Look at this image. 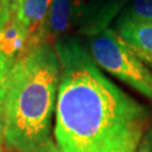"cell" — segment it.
<instances>
[{
	"instance_id": "obj_1",
	"label": "cell",
	"mask_w": 152,
	"mask_h": 152,
	"mask_svg": "<svg viewBox=\"0 0 152 152\" xmlns=\"http://www.w3.org/2000/svg\"><path fill=\"white\" fill-rule=\"evenodd\" d=\"M61 76L54 139L61 152H136L151 108L122 90L76 37L54 43Z\"/></svg>"
},
{
	"instance_id": "obj_2",
	"label": "cell",
	"mask_w": 152,
	"mask_h": 152,
	"mask_svg": "<svg viewBox=\"0 0 152 152\" xmlns=\"http://www.w3.org/2000/svg\"><path fill=\"white\" fill-rule=\"evenodd\" d=\"M61 64L54 46L42 43L15 60L1 105L5 145L14 152H44L52 143Z\"/></svg>"
},
{
	"instance_id": "obj_3",
	"label": "cell",
	"mask_w": 152,
	"mask_h": 152,
	"mask_svg": "<svg viewBox=\"0 0 152 152\" xmlns=\"http://www.w3.org/2000/svg\"><path fill=\"white\" fill-rule=\"evenodd\" d=\"M86 38V49L100 69L152 102V69L118 36L114 28H104Z\"/></svg>"
},
{
	"instance_id": "obj_4",
	"label": "cell",
	"mask_w": 152,
	"mask_h": 152,
	"mask_svg": "<svg viewBox=\"0 0 152 152\" xmlns=\"http://www.w3.org/2000/svg\"><path fill=\"white\" fill-rule=\"evenodd\" d=\"M130 0H73L72 24L88 36L104 28L121 14Z\"/></svg>"
},
{
	"instance_id": "obj_5",
	"label": "cell",
	"mask_w": 152,
	"mask_h": 152,
	"mask_svg": "<svg viewBox=\"0 0 152 152\" xmlns=\"http://www.w3.org/2000/svg\"><path fill=\"white\" fill-rule=\"evenodd\" d=\"M73 0H52L45 20L41 28L29 37L24 51L35 48L42 43H54L64 37V33L72 24Z\"/></svg>"
},
{
	"instance_id": "obj_6",
	"label": "cell",
	"mask_w": 152,
	"mask_h": 152,
	"mask_svg": "<svg viewBox=\"0 0 152 152\" xmlns=\"http://www.w3.org/2000/svg\"><path fill=\"white\" fill-rule=\"evenodd\" d=\"M114 31L152 68V22H116Z\"/></svg>"
},
{
	"instance_id": "obj_7",
	"label": "cell",
	"mask_w": 152,
	"mask_h": 152,
	"mask_svg": "<svg viewBox=\"0 0 152 152\" xmlns=\"http://www.w3.org/2000/svg\"><path fill=\"white\" fill-rule=\"evenodd\" d=\"M51 2L52 0H23L12 15L14 19L25 29L29 37L41 28L49 12Z\"/></svg>"
},
{
	"instance_id": "obj_8",
	"label": "cell",
	"mask_w": 152,
	"mask_h": 152,
	"mask_svg": "<svg viewBox=\"0 0 152 152\" xmlns=\"http://www.w3.org/2000/svg\"><path fill=\"white\" fill-rule=\"evenodd\" d=\"M28 37L25 29L14 19V17H11L0 39V52L17 58L24 52Z\"/></svg>"
},
{
	"instance_id": "obj_9",
	"label": "cell",
	"mask_w": 152,
	"mask_h": 152,
	"mask_svg": "<svg viewBox=\"0 0 152 152\" xmlns=\"http://www.w3.org/2000/svg\"><path fill=\"white\" fill-rule=\"evenodd\" d=\"M116 22H152V0H130Z\"/></svg>"
},
{
	"instance_id": "obj_10",
	"label": "cell",
	"mask_w": 152,
	"mask_h": 152,
	"mask_svg": "<svg viewBox=\"0 0 152 152\" xmlns=\"http://www.w3.org/2000/svg\"><path fill=\"white\" fill-rule=\"evenodd\" d=\"M15 60L16 58L0 52V107L4 103L6 92L8 89L11 69L14 66Z\"/></svg>"
},
{
	"instance_id": "obj_11",
	"label": "cell",
	"mask_w": 152,
	"mask_h": 152,
	"mask_svg": "<svg viewBox=\"0 0 152 152\" xmlns=\"http://www.w3.org/2000/svg\"><path fill=\"white\" fill-rule=\"evenodd\" d=\"M136 152H152V121L148 127L145 134L143 135V139H142Z\"/></svg>"
},
{
	"instance_id": "obj_12",
	"label": "cell",
	"mask_w": 152,
	"mask_h": 152,
	"mask_svg": "<svg viewBox=\"0 0 152 152\" xmlns=\"http://www.w3.org/2000/svg\"><path fill=\"white\" fill-rule=\"evenodd\" d=\"M23 0H0V7L9 11L11 15H14L17 11L18 7L20 6Z\"/></svg>"
},
{
	"instance_id": "obj_13",
	"label": "cell",
	"mask_w": 152,
	"mask_h": 152,
	"mask_svg": "<svg viewBox=\"0 0 152 152\" xmlns=\"http://www.w3.org/2000/svg\"><path fill=\"white\" fill-rule=\"evenodd\" d=\"M11 17H12V15L9 11H7L6 9L0 7V39H1V36L4 34L6 26L8 25L9 20L11 19Z\"/></svg>"
},
{
	"instance_id": "obj_14",
	"label": "cell",
	"mask_w": 152,
	"mask_h": 152,
	"mask_svg": "<svg viewBox=\"0 0 152 152\" xmlns=\"http://www.w3.org/2000/svg\"><path fill=\"white\" fill-rule=\"evenodd\" d=\"M5 133H4V120H2V112L0 107V152H5Z\"/></svg>"
},
{
	"instance_id": "obj_15",
	"label": "cell",
	"mask_w": 152,
	"mask_h": 152,
	"mask_svg": "<svg viewBox=\"0 0 152 152\" xmlns=\"http://www.w3.org/2000/svg\"><path fill=\"white\" fill-rule=\"evenodd\" d=\"M44 152H61V151L59 150V148L56 147V144H55V142H54V143H52V145H51L48 150H45Z\"/></svg>"
},
{
	"instance_id": "obj_16",
	"label": "cell",
	"mask_w": 152,
	"mask_h": 152,
	"mask_svg": "<svg viewBox=\"0 0 152 152\" xmlns=\"http://www.w3.org/2000/svg\"><path fill=\"white\" fill-rule=\"evenodd\" d=\"M151 69H152V68H151Z\"/></svg>"
}]
</instances>
